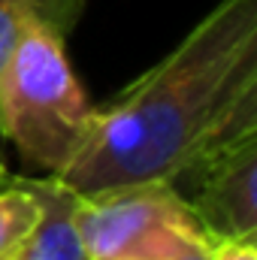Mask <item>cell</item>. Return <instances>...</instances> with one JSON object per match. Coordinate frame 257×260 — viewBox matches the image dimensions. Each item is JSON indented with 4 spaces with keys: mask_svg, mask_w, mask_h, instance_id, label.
<instances>
[{
    "mask_svg": "<svg viewBox=\"0 0 257 260\" xmlns=\"http://www.w3.org/2000/svg\"><path fill=\"white\" fill-rule=\"evenodd\" d=\"M27 185L40 200V218L6 260H91L76 224L82 194L55 176L27 179Z\"/></svg>",
    "mask_w": 257,
    "mask_h": 260,
    "instance_id": "cell-5",
    "label": "cell"
},
{
    "mask_svg": "<svg viewBox=\"0 0 257 260\" xmlns=\"http://www.w3.org/2000/svg\"><path fill=\"white\" fill-rule=\"evenodd\" d=\"M40 218V200L27 179H3L0 185V260H6L34 230Z\"/></svg>",
    "mask_w": 257,
    "mask_h": 260,
    "instance_id": "cell-7",
    "label": "cell"
},
{
    "mask_svg": "<svg viewBox=\"0 0 257 260\" xmlns=\"http://www.w3.org/2000/svg\"><path fill=\"white\" fill-rule=\"evenodd\" d=\"M182 260H209V245L200 248V251H194V254H188V257H182Z\"/></svg>",
    "mask_w": 257,
    "mask_h": 260,
    "instance_id": "cell-9",
    "label": "cell"
},
{
    "mask_svg": "<svg viewBox=\"0 0 257 260\" xmlns=\"http://www.w3.org/2000/svg\"><path fill=\"white\" fill-rule=\"evenodd\" d=\"M248 133H257V0H218L173 52L94 106L79 151L55 179L82 197L176 185Z\"/></svg>",
    "mask_w": 257,
    "mask_h": 260,
    "instance_id": "cell-1",
    "label": "cell"
},
{
    "mask_svg": "<svg viewBox=\"0 0 257 260\" xmlns=\"http://www.w3.org/2000/svg\"><path fill=\"white\" fill-rule=\"evenodd\" d=\"M209 260H257V236L209 239Z\"/></svg>",
    "mask_w": 257,
    "mask_h": 260,
    "instance_id": "cell-8",
    "label": "cell"
},
{
    "mask_svg": "<svg viewBox=\"0 0 257 260\" xmlns=\"http://www.w3.org/2000/svg\"><path fill=\"white\" fill-rule=\"evenodd\" d=\"M88 103L70 58L67 37L52 24H34L0 73V136L21 160L58 176L91 127Z\"/></svg>",
    "mask_w": 257,
    "mask_h": 260,
    "instance_id": "cell-2",
    "label": "cell"
},
{
    "mask_svg": "<svg viewBox=\"0 0 257 260\" xmlns=\"http://www.w3.org/2000/svg\"><path fill=\"white\" fill-rule=\"evenodd\" d=\"M176 188H188V206L209 239L257 236V133L215 151Z\"/></svg>",
    "mask_w": 257,
    "mask_h": 260,
    "instance_id": "cell-4",
    "label": "cell"
},
{
    "mask_svg": "<svg viewBox=\"0 0 257 260\" xmlns=\"http://www.w3.org/2000/svg\"><path fill=\"white\" fill-rule=\"evenodd\" d=\"M85 0H0V73L34 24H52L70 37Z\"/></svg>",
    "mask_w": 257,
    "mask_h": 260,
    "instance_id": "cell-6",
    "label": "cell"
},
{
    "mask_svg": "<svg viewBox=\"0 0 257 260\" xmlns=\"http://www.w3.org/2000/svg\"><path fill=\"white\" fill-rule=\"evenodd\" d=\"M76 224L91 260H182L209 245L185 194L170 182L85 194Z\"/></svg>",
    "mask_w": 257,
    "mask_h": 260,
    "instance_id": "cell-3",
    "label": "cell"
}]
</instances>
